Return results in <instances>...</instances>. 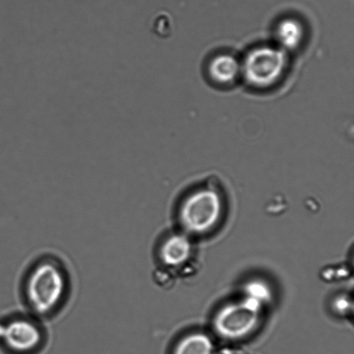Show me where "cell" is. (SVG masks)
I'll return each mask as SVG.
<instances>
[{
    "instance_id": "obj_1",
    "label": "cell",
    "mask_w": 354,
    "mask_h": 354,
    "mask_svg": "<svg viewBox=\"0 0 354 354\" xmlns=\"http://www.w3.org/2000/svg\"><path fill=\"white\" fill-rule=\"evenodd\" d=\"M19 292L30 314L41 320L54 317L71 297V272L58 257H37L24 270Z\"/></svg>"
},
{
    "instance_id": "obj_2",
    "label": "cell",
    "mask_w": 354,
    "mask_h": 354,
    "mask_svg": "<svg viewBox=\"0 0 354 354\" xmlns=\"http://www.w3.org/2000/svg\"><path fill=\"white\" fill-rule=\"evenodd\" d=\"M44 338L43 320L29 312H17L0 321V343L10 353H35L43 346Z\"/></svg>"
},
{
    "instance_id": "obj_7",
    "label": "cell",
    "mask_w": 354,
    "mask_h": 354,
    "mask_svg": "<svg viewBox=\"0 0 354 354\" xmlns=\"http://www.w3.org/2000/svg\"><path fill=\"white\" fill-rule=\"evenodd\" d=\"M208 72L214 82L229 85L241 74V64L231 55H218L211 61Z\"/></svg>"
},
{
    "instance_id": "obj_14",
    "label": "cell",
    "mask_w": 354,
    "mask_h": 354,
    "mask_svg": "<svg viewBox=\"0 0 354 354\" xmlns=\"http://www.w3.org/2000/svg\"><path fill=\"white\" fill-rule=\"evenodd\" d=\"M215 354H243V352L234 348H223Z\"/></svg>"
},
{
    "instance_id": "obj_5",
    "label": "cell",
    "mask_w": 354,
    "mask_h": 354,
    "mask_svg": "<svg viewBox=\"0 0 354 354\" xmlns=\"http://www.w3.org/2000/svg\"><path fill=\"white\" fill-rule=\"evenodd\" d=\"M260 310L243 299L218 312L214 320L217 334L229 341H237L251 334L258 325Z\"/></svg>"
},
{
    "instance_id": "obj_11",
    "label": "cell",
    "mask_w": 354,
    "mask_h": 354,
    "mask_svg": "<svg viewBox=\"0 0 354 354\" xmlns=\"http://www.w3.org/2000/svg\"><path fill=\"white\" fill-rule=\"evenodd\" d=\"M153 279L155 283L158 286L164 288V289H171L174 286L176 277L171 270L157 268L153 272Z\"/></svg>"
},
{
    "instance_id": "obj_12",
    "label": "cell",
    "mask_w": 354,
    "mask_h": 354,
    "mask_svg": "<svg viewBox=\"0 0 354 354\" xmlns=\"http://www.w3.org/2000/svg\"><path fill=\"white\" fill-rule=\"evenodd\" d=\"M334 307L338 313L346 315L348 313L350 308H352V304L350 303L348 297L342 296L335 299Z\"/></svg>"
},
{
    "instance_id": "obj_6",
    "label": "cell",
    "mask_w": 354,
    "mask_h": 354,
    "mask_svg": "<svg viewBox=\"0 0 354 354\" xmlns=\"http://www.w3.org/2000/svg\"><path fill=\"white\" fill-rule=\"evenodd\" d=\"M192 245L189 238L182 234H172L159 244L157 256L161 266L158 268L171 270L180 268L189 261ZM172 272V270H171Z\"/></svg>"
},
{
    "instance_id": "obj_10",
    "label": "cell",
    "mask_w": 354,
    "mask_h": 354,
    "mask_svg": "<svg viewBox=\"0 0 354 354\" xmlns=\"http://www.w3.org/2000/svg\"><path fill=\"white\" fill-rule=\"evenodd\" d=\"M270 289L262 281H252L245 288L244 299L259 310H262L263 307L270 300Z\"/></svg>"
},
{
    "instance_id": "obj_3",
    "label": "cell",
    "mask_w": 354,
    "mask_h": 354,
    "mask_svg": "<svg viewBox=\"0 0 354 354\" xmlns=\"http://www.w3.org/2000/svg\"><path fill=\"white\" fill-rule=\"evenodd\" d=\"M287 64L286 51L279 47L260 46L241 62V74L256 88H268L282 77Z\"/></svg>"
},
{
    "instance_id": "obj_9",
    "label": "cell",
    "mask_w": 354,
    "mask_h": 354,
    "mask_svg": "<svg viewBox=\"0 0 354 354\" xmlns=\"http://www.w3.org/2000/svg\"><path fill=\"white\" fill-rule=\"evenodd\" d=\"M213 342L203 333H194L177 343L173 354H213Z\"/></svg>"
},
{
    "instance_id": "obj_13",
    "label": "cell",
    "mask_w": 354,
    "mask_h": 354,
    "mask_svg": "<svg viewBox=\"0 0 354 354\" xmlns=\"http://www.w3.org/2000/svg\"><path fill=\"white\" fill-rule=\"evenodd\" d=\"M187 262L184 263L183 266L180 267V276H182L183 277L194 276L198 270L197 263L191 261H189V263Z\"/></svg>"
},
{
    "instance_id": "obj_4",
    "label": "cell",
    "mask_w": 354,
    "mask_h": 354,
    "mask_svg": "<svg viewBox=\"0 0 354 354\" xmlns=\"http://www.w3.org/2000/svg\"><path fill=\"white\" fill-rule=\"evenodd\" d=\"M222 201L218 191L207 187L187 197L180 210V223L186 231L203 234L220 220Z\"/></svg>"
},
{
    "instance_id": "obj_8",
    "label": "cell",
    "mask_w": 354,
    "mask_h": 354,
    "mask_svg": "<svg viewBox=\"0 0 354 354\" xmlns=\"http://www.w3.org/2000/svg\"><path fill=\"white\" fill-rule=\"evenodd\" d=\"M305 37L303 24L295 19H286L277 24L276 37L283 50H293L300 47Z\"/></svg>"
}]
</instances>
